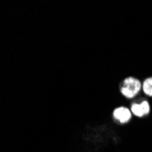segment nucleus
Here are the masks:
<instances>
[{"label": "nucleus", "instance_id": "f03ea898", "mask_svg": "<svg viewBox=\"0 0 152 152\" xmlns=\"http://www.w3.org/2000/svg\"><path fill=\"white\" fill-rule=\"evenodd\" d=\"M150 111L148 102L142 101L141 103H135L131 106V112L137 117H143Z\"/></svg>", "mask_w": 152, "mask_h": 152}, {"label": "nucleus", "instance_id": "f257e3e1", "mask_svg": "<svg viewBox=\"0 0 152 152\" xmlns=\"http://www.w3.org/2000/svg\"><path fill=\"white\" fill-rule=\"evenodd\" d=\"M141 88L140 82L134 78V77H128L125 79L121 88V92L127 98H133L137 93L140 92Z\"/></svg>", "mask_w": 152, "mask_h": 152}, {"label": "nucleus", "instance_id": "7ed1b4c3", "mask_svg": "<svg viewBox=\"0 0 152 152\" xmlns=\"http://www.w3.org/2000/svg\"><path fill=\"white\" fill-rule=\"evenodd\" d=\"M114 117L118 119L120 122L125 123L128 122L130 118H131V112H129V110L126 107H118L115 109L114 111Z\"/></svg>", "mask_w": 152, "mask_h": 152}, {"label": "nucleus", "instance_id": "20e7f679", "mask_svg": "<svg viewBox=\"0 0 152 152\" xmlns=\"http://www.w3.org/2000/svg\"><path fill=\"white\" fill-rule=\"evenodd\" d=\"M142 88L145 94L152 96V77H148L143 82Z\"/></svg>", "mask_w": 152, "mask_h": 152}]
</instances>
